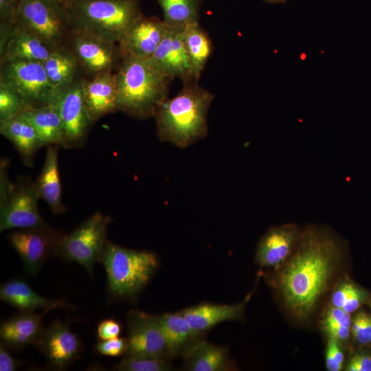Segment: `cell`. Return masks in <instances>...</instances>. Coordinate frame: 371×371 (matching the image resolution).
<instances>
[{
	"label": "cell",
	"instance_id": "obj_1",
	"mask_svg": "<svg viewBox=\"0 0 371 371\" xmlns=\"http://www.w3.org/2000/svg\"><path fill=\"white\" fill-rule=\"evenodd\" d=\"M344 240L326 226L302 227L291 256L275 271L273 286L285 308L300 321L315 311L346 254Z\"/></svg>",
	"mask_w": 371,
	"mask_h": 371
},
{
	"label": "cell",
	"instance_id": "obj_2",
	"mask_svg": "<svg viewBox=\"0 0 371 371\" xmlns=\"http://www.w3.org/2000/svg\"><path fill=\"white\" fill-rule=\"evenodd\" d=\"M197 82L185 83L175 97L157 109V132L161 142L186 148L207 135V113L214 95Z\"/></svg>",
	"mask_w": 371,
	"mask_h": 371
},
{
	"label": "cell",
	"instance_id": "obj_3",
	"mask_svg": "<svg viewBox=\"0 0 371 371\" xmlns=\"http://www.w3.org/2000/svg\"><path fill=\"white\" fill-rule=\"evenodd\" d=\"M118 111L138 118L155 116L172 80L147 59L123 58L115 74Z\"/></svg>",
	"mask_w": 371,
	"mask_h": 371
},
{
	"label": "cell",
	"instance_id": "obj_4",
	"mask_svg": "<svg viewBox=\"0 0 371 371\" xmlns=\"http://www.w3.org/2000/svg\"><path fill=\"white\" fill-rule=\"evenodd\" d=\"M100 262L106 275L108 293L113 300L135 297L157 270V256L148 251L123 247L106 240Z\"/></svg>",
	"mask_w": 371,
	"mask_h": 371
},
{
	"label": "cell",
	"instance_id": "obj_5",
	"mask_svg": "<svg viewBox=\"0 0 371 371\" xmlns=\"http://www.w3.org/2000/svg\"><path fill=\"white\" fill-rule=\"evenodd\" d=\"M69 26L113 43L141 16L135 0H69L65 5Z\"/></svg>",
	"mask_w": 371,
	"mask_h": 371
},
{
	"label": "cell",
	"instance_id": "obj_6",
	"mask_svg": "<svg viewBox=\"0 0 371 371\" xmlns=\"http://www.w3.org/2000/svg\"><path fill=\"white\" fill-rule=\"evenodd\" d=\"M111 221L109 216L98 211L95 212L69 234H65L57 256L77 262L92 276L95 264L100 262Z\"/></svg>",
	"mask_w": 371,
	"mask_h": 371
},
{
	"label": "cell",
	"instance_id": "obj_7",
	"mask_svg": "<svg viewBox=\"0 0 371 371\" xmlns=\"http://www.w3.org/2000/svg\"><path fill=\"white\" fill-rule=\"evenodd\" d=\"M14 23L54 49L69 26L65 7L56 0H20Z\"/></svg>",
	"mask_w": 371,
	"mask_h": 371
},
{
	"label": "cell",
	"instance_id": "obj_8",
	"mask_svg": "<svg viewBox=\"0 0 371 371\" xmlns=\"http://www.w3.org/2000/svg\"><path fill=\"white\" fill-rule=\"evenodd\" d=\"M39 199L35 182L29 177H21L12 182L0 197V232L47 224L38 210Z\"/></svg>",
	"mask_w": 371,
	"mask_h": 371
},
{
	"label": "cell",
	"instance_id": "obj_9",
	"mask_svg": "<svg viewBox=\"0 0 371 371\" xmlns=\"http://www.w3.org/2000/svg\"><path fill=\"white\" fill-rule=\"evenodd\" d=\"M1 81L12 88L29 105L49 104L56 93L43 63L30 60L3 61Z\"/></svg>",
	"mask_w": 371,
	"mask_h": 371
},
{
	"label": "cell",
	"instance_id": "obj_10",
	"mask_svg": "<svg viewBox=\"0 0 371 371\" xmlns=\"http://www.w3.org/2000/svg\"><path fill=\"white\" fill-rule=\"evenodd\" d=\"M65 236L49 225L17 229L8 235V240L20 257L25 271L36 276L49 258L56 256Z\"/></svg>",
	"mask_w": 371,
	"mask_h": 371
},
{
	"label": "cell",
	"instance_id": "obj_11",
	"mask_svg": "<svg viewBox=\"0 0 371 371\" xmlns=\"http://www.w3.org/2000/svg\"><path fill=\"white\" fill-rule=\"evenodd\" d=\"M49 103L56 107L63 123L64 148L82 146L92 123L85 106L82 83L73 82L57 89Z\"/></svg>",
	"mask_w": 371,
	"mask_h": 371
},
{
	"label": "cell",
	"instance_id": "obj_12",
	"mask_svg": "<svg viewBox=\"0 0 371 371\" xmlns=\"http://www.w3.org/2000/svg\"><path fill=\"white\" fill-rule=\"evenodd\" d=\"M34 346L56 370L67 369L78 359L83 346L80 337L72 331L69 322L56 320L44 328Z\"/></svg>",
	"mask_w": 371,
	"mask_h": 371
},
{
	"label": "cell",
	"instance_id": "obj_13",
	"mask_svg": "<svg viewBox=\"0 0 371 371\" xmlns=\"http://www.w3.org/2000/svg\"><path fill=\"white\" fill-rule=\"evenodd\" d=\"M126 326L128 350L125 355L170 358L157 315L131 310Z\"/></svg>",
	"mask_w": 371,
	"mask_h": 371
},
{
	"label": "cell",
	"instance_id": "obj_14",
	"mask_svg": "<svg viewBox=\"0 0 371 371\" xmlns=\"http://www.w3.org/2000/svg\"><path fill=\"white\" fill-rule=\"evenodd\" d=\"M302 229L293 223L270 227L258 243L256 262L274 271L280 269L293 253Z\"/></svg>",
	"mask_w": 371,
	"mask_h": 371
},
{
	"label": "cell",
	"instance_id": "obj_15",
	"mask_svg": "<svg viewBox=\"0 0 371 371\" xmlns=\"http://www.w3.org/2000/svg\"><path fill=\"white\" fill-rule=\"evenodd\" d=\"M167 31L163 21L142 16L118 42L120 53L122 58L147 59L155 52Z\"/></svg>",
	"mask_w": 371,
	"mask_h": 371
},
{
	"label": "cell",
	"instance_id": "obj_16",
	"mask_svg": "<svg viewBox=\"0 0 371 371\" xmlns=\"http://www.w3.org/2000/svg\"><path fill=\"white\" fill-rule=\"evenodd\" d=\"M71 39L74 54L87 70L95 76L111 70L115 59V43L78 29H72Z\"/></svg>",
	"mask_w": 371,
	"mask_h": 371
},
{
	"label": "cell",
	"instance_id": "obj_17",
	"mask_svg": "<svg viewBox=\"0 0 371 371\" xmlns=\"http://www.w3.org/2000/svg\"><path fill=\"white\" fill-rule=\"evenodd\" d=\"M1 60L43 63L55 49L34 34L15 23L1 34Z\"/></svg>",
	"mask_w": 371,
	"mask_h": 371
},
{
	"label": "cell",
	"instance_id": "obj_18",
	"mask_svg": "<svg viewBox=\"0 0 371 371\" xmlns=\"http://www.w3.org/2000/svg\"><path fill=\"white\" fill-rule=\"evenodd\" d=\"M148 59L171 79L178 77L185 83L194 81L181 32L168 30L159 45Z\"/></svg>",
	"mask_w": 371,
	"mask_h": 371
},
{
	"label": "cell",
	"instance_id": "obj_19",
	"mask_svg": "<svg viewBox=\"0 0 371 371\" xmlns=\"http://www.w3.org/2000/svg\"><path fill=\"white\" fill-rule=\"evenodd\" d=\"M170 357L186 358L201 343L202 333L193 329L179 313L157 315Z\"/></svg>",
	"mask_w": 371,
	"mask_h": 371
},
{
	"label": "cell",
	"instance_id": "obj_20",
	"mask_svg": "<svg viewBox=\"0 0 371 371\" xmlns=\"http://www.w3.org/2000/svg\"><path fill=\"white\" fill-rule=\"evenodd\" d=\"M82 86L85 106L92 122L118 111L115 74L111 70L95 75Z\"/></svg>",
	"mask_w": 371,
	"mask_h": 371
},
{
	"label": "cell",
	"instance_id": "obj_21",
	"mask_svg": "<svg viewBox=\"0 0 371 371\" xmlns=\"http://www.w3.org/2000/svg\"><path fill=\"white\" fill-rule=\"evenodd\" d=\"M49 311L45 309L39 313L21 312L4 320L0 327L1 343L12 350L34 345L44 329L43 316Z\"/></svg>",
	"mask_w": 371,
	"mask_h": 371
},
{
	"label": "cell",
	"instance_id": "obj_22",
	"mask_svg": "<svg viewBox=\"0 0 371 371\" xmlns=\"http://www.w3.org/2000/svg\"><path fill=\"white\" fill-rule=\"evenodd\" d=\"M249 297L235 304L203 303L179 313L193 329L203 333L223 322L240 319Z\"/></svg>",
	"mask_w": 371,
	"mask_h": 371
},
{
	"label": "cell",
	"instance_id": "obj_23",
	"mask_svg": "<svg viewBox=\"0 0 371 371\" xmlns=\"http://www.w3.org/2000/svg\"><path fill=\"white\" fill-rule=\"evenodd\" d=\"M0 298L21 312H33L37 309L69 308L64 299H49L38 295L21 279H12L0 287Z\"/></svg>",
	"mask_w": 371,
	"mask_h": 371
},
{
	"label": "cell",
	"instance_id": "obj_24",
	"mask_svg": "<svg viewBox=\"0 0 371 371\" xmlns=\"http://www.w3.org/2000/svg\"><path fill=\"white\" fill-rule=\"evenodd\" d=\"M0 133L12 143L23 164L32 166L36 153L43 146L35 128L24 113L0 120Z\"/></svg>",
	"mask_w": 371,
	"mask_h": 371
},
{
	"label": "cell",
	"instance_id": "obj_25",
	"mask_svg": "<svg viewBox=\"0 0 371 371\" xmlns=\"http://www.w3.org/2000/svg\"><path fill=\"white\" fill-rule=\"evenodd\" d=\"M58 146H47L44 164L35 186L40 199H43L54 214L66 212L62 202V188L58 169Z\"/></svg>",
	"mask_w": 371,
	"mask_h": 371
},
{
	"label": "cell",
	"instance_id": "obj_26",
	"mask_svg": "<svg viewBox=\"0 0 371 371\" xmlns=\"http://www.w3.org/2000/svg\"><path fill=\"white\" fill-rule=\"evenodd\" d=\"M23 113L35 128L43 147H64L63 123L54 104L31 106Z\"/></svg>",
	"mask_w": 371,
	"mask_h": 371
},
{
	"label": "cell",
	"instance_id": "obj_27",
	"mask_svg": "<svg viewBox=\"0 0 371 371\" xmlns=\"http://www.w3.org/2000/svg\"><path fill=\"white\" fill-rule=\"evenodd\" d=\"M181 34L190 62L193 79L197 82L212 52V41L199 23L187 26Z\"/></svg>",
	"mask_w": 371,
	"mask_h": 371
},
{
	"label": "cell",
	"instance_id": "obj_28",
	"mask_svg": "<svg viewBox=\"0 0 371 371\" xmlns=\"http://www.w3.org/2000/svg\"><path fill=\"white\" fill-rule=\"evenodd\" d=\"M185 360L186 368L190 371H225L232 368L227 349L205 340Z\"/></svg>",
	"mask_w": 371,
	"mask_h": 371
},
{
	"label": "cell",
	"instance_id": "obj_29",
	"mask_svg": "<svg viewBox=\"0 0 371 371\" xmlns=\"http://www.w3.org/2000/svg\"><path fill=\"white\" fill-rule=\"evenodd\" d=\"M168 30L182 32L188 25L197 23L199 0H157Z\"/></svg>",
	"mask_w": 371,
	"mask_h": 371
},
{
	"label": "cell",
	"instance_id": "obj_30",
	"mask_svg": "<svg viewBox=\"0 0 371 371\" xmlns=\"http://www.w3.org/2000/svg\"><path fill=\"white\" fill-rule=\"evenodd\" d=\"M43 64L51 85L59 89L73 82L78 61L74 53L56 48Z\"/></svg>",
	"mask_w": 371,
	"mask_h": 371
},
{
	"label": "cell",
	"instance_id": "obj_31",
	"mask_svg": "<svg viewBox=\"0 0 371 371\" xmlns=\"http://www.w3.org/2000/svg\"><path fill=\"white\" fill-rule=\"evenodd\" d=\"M370 297L371 293L368 290L351 280L345 279L333 290L330 304L352 314L366 305Z\"/></svg>",
	"mask_w": 371,
	"mask_h": 371
},
{
	"label": "cell",
	"instance_id": "obj_32",
	"mask_svg": "<svg viewBox=\"0 0 371 371\" xmlns=\"http://www.w3.org/2000/svg\"><path fill=\"white\" fill-rule=\"evenodd\" d=\"M351 314L330 304L322 319V327L328 337L341 344H346L351 337Z\"/></svg>",
	"mask_w": 371,
	"mask_h": 371
},
{
	"label": "cell",
	"instance_id": "obj_33",
	"mask_svg": "<svg viewBox=\"0 0 371 371\" xmlns=\"http://www.w3.org/2000/svg\"><path fill=\"white\" fill-rule=\"evenodd\" d=\"M115 369L120 371H168L172 366L168 359L124 355Z\"/></svg>",
	"mask_w": 371,
	"mask_h": 371
},
{
	"label": "cell",
	"instance_id": "obj_34",
	"mask_svg": "<svg viewBox=\"0 0 371 371\" xmlns=\"http://www.w3.org/2000/svg\"><path fill=\"white\" fill-rule=\"evenodd\" d=\"M30 106L12 88L0 80V120L16 116Z\"/></svg>",
	"mask_w": 371,
	"mask_h": 371
},
{
	"label": "cell",
	"instance_id": "obj_35",
	"mask_svg": "<svg viewBox=\"0 0 371 371\" xmlns=\"http://www.w3.org/2000/svg\"><path fill=\"white\" fill-rule=\"evenodd\" d=\"M351 337L362 347L371 346V314L357 311L352 317Z\"/></svg>",
	"mask_w": 371,
	"mask_h": 371
},
{
	"label": "cell",
	"instance_id": "obj_36",
	"mask_svg": "<svg viewBox=\"0 0 371 371\" xmlns=\"http://www.w3.org/2000/svg\"><path fill=\"white\" fill-rule=\"evenodd\" d=\"M95 350L100 355L109 357L124 355L128 350V339L117 337L109 339H100L95 345Z\"/></svg>",
	"mask_w": 371,
	"mask_h": 371
},
{
	"label": "cell",
	"instance_id": "obj_37",
	"mask_svg": "<svg viewBox=\"0 0 371 371\" xmlns=\"http://www.w3.org/2000/svg\"><path fill=\"white\" fill-rule=\"evenodd\" d=\"M341 345L335 339L328 337L325 363L329 371H339L344 367L345 356Z\"/></svg>",
	"mask_w": 371,
	"mask_h": 371
},
{
	"label": "cell",
	"instance_id": "obj_38",
	"mask_svg": "<svg viewBox=\"0 0 371 371\" xmlns=\"http://www.w3.org/2000/svg\"><path fill=\"white\" fill-rule=\"evenodd\" d=\"M345 370L346 371H371V352L361 349L349 358Z\"/></svg>",
	"mask_w": 371,
	"mask_h": 371
},
{
	"label": "cell",
	"instance_id": "obj_39",
	"mask_svg": "<svg viewBox=\"0 0 371 371\" xmlns=\"http://www.w3.org/2000/svg\"><path fill=\"white\" fill-rule=\"evenodd\" d=\"M120 324L113 319H104L97 328V335L100 339H109L119 337L121 333Z\"/></svg>",
	"mask_w": 371,
	"mask_h": 371
},
{
	"label": "cell",
	"instance_id": "obj_40",
	"mask_svg": "<svg viewBox=\"0 0 371 371\" xmlns=\"http://www.w3.org/2000/svg\"><path fill=\"white\" fill-rule=\"evenodd\" d=\"M20 0H0L1 24L14 23Z\"/></svg>",
	"mask_w": 371,
	"mask_h": 371
},
{
	"label": "cell",
	"instance_id": "obj_41",
	"mask_svg": "<svg viewBox=\"0 0 371 371\" xmlns=\"http://www.w3.org/2000/svg\"><path fill=\"white\" fill-rule=\"evenodd\" d=\"M20 361L14 359L8 348L1 343L0 345V371H14L20 366Z\"/></svg>",
	"mask_w": 371,
	"mask_h": 371
},
{
	"label": "cell",
	"instance_id": "obj_42",
	"mask_svg": "<svg viewBox=\"0 0 371 371\" xmlns=\"http://www.w3.org/2000/svg\"><path fill=\"white\" fill-rule=\"evenodd\" d=\"M57 2H58L60 4L65 6V5L68 2L69 0H56Z\"/></svg>",
	"mask_w": 371,
	"mask_h": 371
},
{
	"label": "cell",
	"instance_id": "obj_43",
	"mask_svg": "<svg viewBox=\"0 0 371 371\" xmlns=\"http://www.w3.org/2000/svg\"><path fill=\"white\" fill-rule=\"evenodd\" d=\"M265 1H269V2H272V3H278V2H282L284 0H265Z\"/></svg>",
	"mask_w": 371,
	"mask_h": 371
},
{
	"label": "cell",
	"instance_id": "obj_44",
	"mask_svg": "<svg viewBox=\"0 0 371 371\" xmlns=\"http://www.w3.org/2000/svg\"><path fill=\"white\" fill-rule=\"evenodd\" d=\"M366 305H367L371 311V297L369 298Z\"/></svg>",
	"mask_w": 371,
	"mask_h": 371
}]
</instances>
